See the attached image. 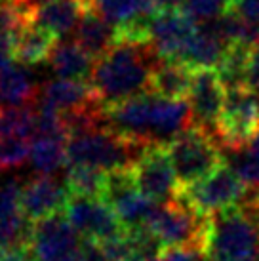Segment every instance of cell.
Instances as JSON below:
<instances>
[{"label":"cell","instance_id":"1","mask_svg":"<svg viewBox=\"0 0 259 261\" xmlns=\"http://www.w3.org/2000/svg\"><path fill=\"white\" fill-rule=\"evenodd\" d=\"M105 126L143 145H168L193 126L187 99H164L141 94L103 109Z\"/></svg>","mask_w":259,"mask_h":261},{"label":"cell","instance_id":"2","mask_svg":"<svg viewBox=\"0 0 259 261\" xmlns=\"http://www.w3.org/2000/svg\"><path fill=\"white\" fill-rule=\"evenodd\" d=\"M159 61L149 44L118 40L95 61L90 86L103 107L149 94L151 74Z\"/></svg>","mask_w":259,"mask_h":261},{"label":"cell","instance_id":"3","mask_svg":"<svg viewBox=\"0 0 259 261\" xmlns=\"http://www.w3.org/2000/svg\"><path fill=\"white\" fill-rule=\"evenodd\" d=\"M204 254L208 261H246L259 257V223L240 204L212 216Z\"/></svg>","mask_w":259,"mask_h":261},{"label":"cell","instance_id":"4","mask_svg":"<svg viewBox=\"0 0 259 261\" xmlns=\"http://www.w3.org/2000/svg\"><path fill=\"white\" fill-rule=\"evenodd\" d=\"M147 145L109 128L67 139V166H92L103 172L130 168Z\"/></svg>","mask_w":259,"mask_h":261},{"label":"cell","instance_id":"5","mask_svg":"<svg viewBox=\"0 0 259 261\" xmlns=\"http://www.w3.org/2000/svg\"><path fill=\"white\" fill-rule=\"evenodd\" d=\"M173 172L181 187L204 179L223 164V151L210 134L189 128L166 145Z\"/></svg>","mask_w":259,"mask_h":261},{"label":"cell","instance_id":"6","mask_svg":"<svg viewBox=\"0 0 259 261\" xmlns=\"http://www.w3.org/2000/svg\"><path fill=\"white\" fill-rule=\"evenodd\" d=\"M248 189L232 174L227 164H221L216 172L204 179L179 189L177 200L189 206L202 218H212L216 214L230 210L244 200Z\"/></svg>","mask_w":259,"mask_h":261},{"label":"cell","instance_id":"7","mask_svg":"<svg viewBox=\"0 0 259 261\" xmlns=\"http://www.w3.org/2000/svg\"><path fill=\"white\" fill-rule=\"evenodd\" d=\"M210 218H202L183 202L160 204L147 229L164 248H198L204 252Z\"/></svg>","mask_w":259,"mask_h":261},{"label":"cell","instance_id":"8","mask_svg":"<svg viewBox=\"0 0 259 261\" xmlns=\"http://www.w3.org/2000/svg\"><path fill=\"white\" fill-rule=\"evenodd\" d=\"M101 200L115 210L116 218L126 229H141L151 223L160 204L152 202L151 198L137 189L130 168H120L107 172L105 191Z\"/></svg>","mask_w":259,"mask_h":261},{"label":"cell","instance_id":"9","mask_svg":"<svg viewBox=\"0 0 259 261\" xmlns=\"http://www.w3.org/2000/svg\"><path fill=\"white\" fill-rule=\"evenodd\" d=\"M130 170L137 189L152 202L168 204L177 200L179 183L164 145L147 147Z\"/></svg>","mask_w":259,"mask_h":261},{"label":"cell","instance_id":"10","mask_svg":"<svg viewBox=\"0 0 259 261\" xmlns=\"http://www.w3.org/2000/svg\"><path fill=\"white\" fill-rule=\"evenodd\" d=\"M63 214L82 239L99 244L116 239L126 231V227L116 218L115 210L101 198L71 195Z\"/></svg>","mask_w":259,"mask_h":261},{"label":"cell","instance_id":"11","mask_svg":"<svg viewBox=\"0 0 259 261\" xmlns=\"http://www.w3.org/2000/svg\"><path fill=\"white\" fill-rule=\"evenodd\" d=\"M225 97H227V90L216 69L194 71L187 95L191 116H193V128H198L210 134L212 138H217Z\"/></svg>","mask_w":259,"mask_h":261},{"label":"cell","instance_id":"12","mask_svg":"<svg viewBox=\"0 0 259 261\" xmlns=\"http://www.w3.org/2000/svg\"><path fill=\"white\" fill-rule=\"evenodd\" d=\"M198 25L183 10L159 12L149 27V46L160 61H179Z\"/></svg>","mask_w":259,"mask_h":261},{"label":"cell","instance_id":"13","mask_svg":"<svg viewBox=\"0 0 259 261\" xmlns=\"http://www.w3.org/2000/svg\"><path fill=\"white\" fill-rule=\"evenodd\" d=\"M82 237L74 231L63 212L46 219H40L33 225L31 248L36 255V261H59L79 252Z\"/></svg>","mask_w":259,"mask_h":261},{"label":"cell","instance_id":"14","mask_svg":"<svg viewBox=\"0 0 259 261\" xmlns=\"http://www.w3.org/2000/svg\"><path fill=\"white\" fill-rule=\"evenodd\" d=\"M69 196L71 193L65 179L59 181L54 175H36L23 185L21 212L36 223L63 212Z\"/></svg>","mask_w":259,"mask_h":261},{"label":"cell","instance_id":"15","mask_svg":"<svg viewBox=\"0 0 259 261\" xmlns=\"http://www.w3.org/2000/svg\"><path fill=\"white\" fill-rule=\"evenodd\" d=\"M36 103L58 111L59 115L84 109V107H92V105H101L97 95L94 94V90L90 86V82L65 79H56L46 82L40 88Z\"/></svg>","mask_w":259,"mask_h":261},{"label":"cell","instance_id":"16","mask_svg":"<svg viewBox=\"0 0 259 261\" xmlns=\"http://www.w3.org/2000/svg\"><path fill=\"white\" fill-rule=\"evenodd\" d=\"M88 10V0H50L31 14L29 21L51 37L63 38L79 27Z\"/></svg>","mask_w":259,"mask_h":261},{"label":"cell","instance_id":"17","mask_svg":"<svg viewBox=\"0 0 259 261\" xmlns=\"http://www.w3.org/2000/svg\"><path fill=\"white\" fill-rule=\"evenodd\" d=\"M229 50V44L210 27L208 23L198 25V29L187 44L185 51L181 54L179 63L187 65L191 71L200 69H217L223 61L225 54Z\"/></svg>","mask_w":259,"mask_h":261},{"label":"cell","instance_id":"18","mask_svg":"<svg viewBox=\"0 0 259 261\" xmlns=\"http://www.w3.org/2000/svg\"><path fill=\"white\" fill-rule=\"evenodd\" d=\"M40 88L29 69L21 63H10L0 69V107H23L38 99Z\"/></svg>","mask_w":259,"mask_h":261},{"label":"cell","instance_id":"19","mask_svg":"<svg viewBox=\"0 0 259 261\" xmlns=\"http://www.w3.org/2000/svg\"><path fill=\"white\" fill-rule=\"evenodd\" d=\"M95 59L90 58L86 51L79 46L76 40H61L56 42L50 54V69L65 80H79L90 82L94 73Z\"/></svg>","mask_w":259,"mask_h":261},{"label":"cell","instance_id":"20","mask_svg":"<svg viewBox=\"0 0 259 261\" xmlns=\"http://www.w3.org/2000/svg\"><path fill=\"white\" fill-rule=\"evenodd\" d=\"M74 40L90 58L97 61L118 42V31L109 21H105L99 14H95L94 10H88L76 27Z\"/></svg>","mask_w":259,"mask_h":261},{"label":"cell","instance_id":"21","mask_svg":"<svg viewBox=\"0 0 259 261\" xmlns=\"http://www.w3.org/2000/svg\"><path fill=\"white\" fill-rule=\"evenodd\" d=\"M194 71L179 61H159L151 74L149 92L164 99H185Z\"/></svg>","mask_w":259,"mask_h":261},{"label":"cell","instance_id":"22","mask_svg":"<svg viewBox=\"0 0 259 261\" xmlns=\"http://www.w3.org/2000/svg\"><path fill=\"white\" fill-rule=\"evenodd\" d=\"M56 46V37L27 21L15 38L14 59L21 65H38L50 59V54Z\"/></svg>","mask_w":259,"mask_h":261},{"label":"cell","instance_id":"23","mask_svg":"<svg viewBox=\"0 0 259 261\" xmlns=\"http://www.w3.org/2000/svg\"><path fill=\"white\" fill-rule=\"evenodd\" d=\"M223 162L248 191H259V132L242 145L225 149Z\"/></svg>","mask_w":259,"mask_h":261},{"label":"cell","instance_id":"24","mask_svg":"<svg viewBox=\"0 0 259 261\" xmlns=\"http://www.w3.org/2000/svg\"><path fill=\"white\" fill-rule=\"evenodd\" d=\"M29 160L36 175H54L59 168L67 164V139L35 138Z\"/></svg>","mask_w":259,"mask_h":261},{"label":"cell","instance_id":"25","mask_svg":"<svg viewBox=\"0 0 259 261\" xmlns=\"http://www.w3.org/2000/svg\"><path fill=\"white\" fill-rule=\"evenodd\" d=\"M105 179H107V172L92 166H69L65 175V183L71 195L92 196V198L103 196Z\"/></svg>","mask_w":259,"mask_h":261},{"label":"cell","instance_id":"26","mask_svg":"<svg viewBox=\"0 0 259 261\" xmlns=\"http://www.w3.org/2000/svg\"><path fill=\"white\" fill-rule=\"evenodd\" d=\"M33 221L23 212L0 219V250L2 248L29 246L33 237Z\"/></svg>","mask_w":259,"mask_h":261},{"label":"cell","instance_id":"27","mask_svg":"<svg viewBox=\"0 0 259 261\" xmlns=\"http://www.w3.org/2000/svg\"><path fill=\"white\" fill-rule=\"evenodd\" d=\"M33 139L23 136H0V172L23 166L31 156Z\"/></svg>","mask_w":259,"mask_h":261},{"label":"cell","instance_id":"28","mask_svg":"<svg viewBox=\"0 0 259 261\" xmlns=\"http://www.w3.org/2000/svg\"><path fill=\"white\" fill-rule=\"evenodd\" d=\"M230 6H232V0H185L183 12L196 25H202L227 14Z\"/></svg>","mask_w":259,"mask_h":261},{"label":"cell","instance_id":"29","mask_svg":"<svg viewBox=\"0 0 259 261\" xmlns=\"http://www.w3.org/2000/svg\"><path fill=\"white\" fill-rule=\"evenodd\" d=\"M21 191L23 185L17 177L0 183V219L21 212Z\"/></svg>","mask_w":259,"mask_h":261},{"label":"cell","instance_id":"30","mask_svg":"<svg viewBox=\"0 0 259 261\" xmlns=\"http://www.w3.org/2000/svg\"><path fill=\"white\" fill-rule=\"evenodd\" d=\"M157 261H208L198 248H164Z\"/></svg>","mask_w":259,"mask_h":261},{"label":"cell","instance_id":"31","mask_svg":"<svg viewBox=\"0 0 259 261\" xmlns=\"http://www.w3.org/2000/svg\"><path fill=\"white\" fill-rule=\"evenodd\" d=\"M232 12H237L244 21L259 27V0H232Z\"/></svg>","mask_w":259,"mask_h":261},{"label":"cell","instance_id":"32","mask_svg":"<svg viewBox=\"0 0 259 261\" xmlns=\"http://www.w3.org/2000/svg\"><path fill=\"white\" fill-rule=\"evenodd\" d=\"M246 88L259 94V42L253 44L250 56H248V67H246Z\"/></svg>","mask_w":259,"mask_h":261},{"label":"cell","instance_id":"33","mask_svg":"<svg viewBox=\"0 0 259 261\" xmlns=\"http://www.w3.org/2000/svg\"><path fill=\"white\" fill-rule=\"evenodd\" d=\"M79 257L80 261H109L107 254L99 242L86 239H82V244L79 248Z\"/></svg>","mask_w":259,"mask_h":261},{"label":"cell","instance_id":"34","mask_svg":"<svg viewBox=\"0 0 259 261\" xmlns=\"http://www.w3.org/2000/svg\"><path fill=\"white\" fill-rule=\"evenodd\" d=\"M0 261H36V255L31 244L29 246L2 248L0 250Z\"/></svg>","mask_w":259,"mask_h":261},{"label":"cell","instance_id":"35","mask_svg":"<svg viewBox=\"0 0 259 261\" xmlns=\"http://www.w3.org/2000/svg\"><path fill=\"white\" fill-rule=\"evenodd\" d=\"M46 2H50V0H14V4L17 6V10L25 14L27 17H31V14L38 10L40 6H44Z\"/></svg>","mask_w":259,"mask_h":261},{"label":"cell","instance_id":"36","mask_svg":"<svg viewBox=\"0 0 259 261\" xmlns=\"http://www.w3.org/2000/svg\"><path fill=\"white\" fill-rule=\"evenodd\" d=\"M183 4L185 0H157L159 12H177V10H183Z\"/></svg>","mask_w":259,"mask_h":261},{"label":"cell","instance_id":"37","mask_svg":"<svg viewBox=\"0 0 259 261\" xmlns=\"http://www.w3.org/2000/svg\"><path fill=\"white\" fill-rule=\"evenodd\" d=\"M59 261H80V257H79V252H76V254L67 255V257H63V259H59Z\"/></svg>","mask_w":259,"mask_h":261},{"label":"cell","instance_id":"38","mask_svg":"<svg viewBox=\"0 0 259 261\" xmlns=\"http://www.w3.org/2000/svg\"><path fill=\"white\" fill-rule=\"evenodd\" d=\"M246 261H259V257H253V259H246Z\"/></svg>","mask_w":259,"mask_h":261}]
</instances>
